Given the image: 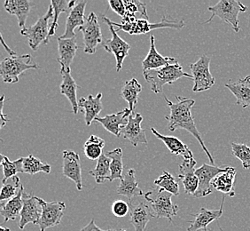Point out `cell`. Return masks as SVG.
Returning <instances> with one entry per match:
<instances>
[{
	"instance_id": "1",
	"label": "cell",
	"mask_w": 250,
	"mask_h": 231,
	"mask_svg": "<svg viewBox=\"0 0 250 231\" xmlns=\"http://www.w3.org/2000/svg\"><path fill=\"white\" fill-rule=\"evenodd\" d=\"M164 97L170 111L169 116H165V118L168 122V130L170 132H174L178 129L188 131V133H190L199 141L203 151L206 153L208 159L210 161V164H214L215 160L213 159L211 153L207 149L204 140H202V135L198 130L194 119L192 117V109L195 104V101L188 97L176 96L177 102H172L165 95Z\"/></svg>"
},
{
	"instance_id": "2",
	"label": "cell",
	"mask_w": 250,
	"mask_h": 231,
	"mask_svg": "<svg viewBox=\"0 0 250 231\" xmlns=\"http://www.w3.org/2000/svg\"><path fill=\"white\" fill-rule=\"evenodd\" d=\"M145 80L150 85L151 90L154 93L162 92L166 84H172L182 77L192 78V75L184 71L183 68L177 59L171 57L170 61L164 67L146 70L143 72Z\"/></svg>"
},
{
	"instance_id": "3",
	"label": "cell",
	"mask_w": 250,
	"mask_h": 231,
	"mask_svg": "<svg viewBox=\"0 0 250 231\" xmlns=\"http://www.w3.org/2000/svg\"><path fill=\"white\" fill-rule=\"evenodd\" d=\"M102 20L106 24H111L116 27L117 32L123 30L130 35L146 34L150 32L153 29L164 28L181 29L185 27V22L183 20H168L166 16H164L162 18V21L157 23H150L148 20L146 19H134L125 23H116L106 16H102Z\"/></svg>"
},
{
	"instance_id": "4",
	"label": "cell",
	"mask_w": 250,
	"mask_h": 231,
	"mask_svg": "<svg viewBox=\"0 0 250 231\" xmlns=\"http://www.w3.org/2000/svg\"><path fill=\"white\" fill-rule=\"evenodd\" d=\"M208 10L211 13V17L204 23H209L212 19L217 16L223 22L231 25L234 32L238 33L241 29L238 16L241 12H247L248 6L243 5L241 1L237 0H220L216 5L208 6Z\"/></svg>"
},
{
	"instance_id": "5",
	"label": "cell",
	"mask_w": 250,
	"mask_h": 231,
	"mask_svg": "<svg viewBox=\"0 0 250 231\" xmlns=\"http://www.w3.org/2000/svg\"><path fill=\"white\" fill-rule=\"evenodd\" d=\"M37 64H31V55H14L6 57L0 63V74L3 81L9 84L19 82L20 76L29 69H39Z\"/></svg>"
},
{
	"instance_id": "6",
	"label": "cell",
	"mask_w": 250,
	"mask_h": 231,
	"mask_svg": "<svg viewBox=\"0 0 250 231\" xmlns=\"http://www.w3.org/2000/svg\"><path fill=\"white\" fill-rule=\"evenodd\" d=\"M172 195L162 188L152 189L145 194V198L151 205L154 217L165 218L172 222V218L177 215L179 207L171 200Z\"/></svg>"
},
{
	"instance_id": "7",
	"label": "cell",
	"mask_w": 250,
	"mask_h": 231,
	"mask_svg": "<svg viewBox=\"0 0 250 231\" xmlns=\"http://www.w3.org/2000/svg\"><path fill=\"white\" fill-rule=\"evenodd\" d=\"M52 17L53 18V8L50 5L46 14L41 16L33 26L21 29V34L28 39L29 46L33 51H37L42 43L48 44L51 28L49 21Z\"/></svg>"
},
{
	"instance_id": "8",
	"label": "cell",
	"mask_w": 250,
	"mask_h": 231,
	"mask_svg": "<svg viewBox=\"0 0 250 231\" xmlns=\"http://www.w3.org/2000/svg\"><path fill=\"white\" fill-rule=\"evenodd\" d=\"M210 57L206 54L202 55L196 63L190 64L193 79L192 92H201L209 90L216 82L215 77L212 76L209 69Z\"/></svg>"
},
{
	"instance_id": "9",
	"label": "cell",
	"mask_w": 250,
	"mask_h": 231,
	"mask_svg": "<svg viewBox=\"0 0 250 231\" xmlns=\"http://www.w3.org/2000/svg\"><path fill=\"white\" fill-rule=\"evenodd\" d=\"M82 31L84 53L93 54L96 53L98 46L103 43V36L101 26L95 13H91L85 20L84 25L79 29Z\"/></svg>"
},
{
	"instance_id": "10",
	"label": "cell",
	"mask_w": 250,
	"mask_h": 231,
	"mask_svg": "<svg viewBox=\"0 0 250 231\" xmlns=\"http://www.w3.org/2000/svg\"><path fill=\"white\" fill-rule=\"evenodd\" d=\"M39 205L42 208L41 218L39 225L40 231H44L48 228L59 225L66 210V205L63 202H45L42 198H38Z\"/></svg>"
},
{
	"instance_id": "11",
	"label": "cell",
	"mask_w": 250,
	"mask_h": 231,
	"mask_svg": "<svg viewBox=\"0 0 250 231\" xmlns=\"http://www.w3.org/2000/svg\"><path fill=\"white\" fill-rule=\"evenodd\" d=\"M107 25L110 29L112 38L110 39H105L102 43V46L107 53H113L115 55L116 61V71L119 72L123 69V63L125 58L129 55L130 46L117 34V31L114 26L111 24Z\"/></svg>"
},
{
	"instance_id": "12",
	"label": "cell",
	"mask_w": 250,
	"mask_h": 231,
	"mask_svg": "<svg viewBox=\"0 0 250 231\" xmlns=\"http://www.w3.org/2000/svg\"><path fill=\"white\" fill-rule=\"evenodd\" d=\"M226 168H220L211 164H203L200 168L196 169L195 173L199 179V187L197 191L194 194V198H205L213 192L212 181L217 177L218 174L226 172Z\"/></svg>"
},
{
	"instance_id": "13",
	"label": "cell",
	"mask_w": 250,
	"mask_h": 231,
	"mask_svg": "<svg viewBox=\"0 0 250 231\" xmlns=\"http://www.w3.org/2000/svg\"><path fill=\"white\" fill-rule=\"evenodd\" d=\"M63 158V175L72 180L77 185L78 191L83 189L82 166L79 155L72 150H64Z\"/></svg>"
},
{
	"instance_id": "14",
	"label": "cell",
	"mask_w": 250,
	"mask_h": 231,
	"mask_svg": "<svg viewBox=\"0 0 250 231\" xmlns=\"http://www.w3.org/2000/svg\"><path fill=\"white\" fill-rule=\"evenodd\" d=\"M143 116L140 113L132 112L129 116L127 125L123 127L121 135L126 140H129L134 147L140 143L147 144V139L146 137V130L141 127Z\"/></svg>"
},
{
	"instance_id": "15",
	"label": "cell",
	"mask_w": 250,
	"mask_h": 231,
	"mask_svg": "<svg viewBox=\"0 0 250 231\" xmlns=\"http://www.w3.org/2000/svg\"><path fill=\"white\" fill-rule=\"evenodd\" d=\"M42 213V208L39 205L38 197L31 194L23 193V207L20 215L19 228L23 230L29 223L39 225Z\"/></svg>"
},
{
	"instance_id": "16",
	"label": "cell",
	"mask_w": 250,
	"mask_h": 231,
	"mask_svg": "<svg viewBox=\"0 0 250 231\" xmlns=\"http://www.w3.org/2000/svg\"><path fill=\"white\" fill-rule=\"evenodd\" d=\"M195 159H184L182 164L179 165L178 179L183 183L185 192L188 195L194 196L199 187V179L195 173Z\"/></svg>"
},
{
	"instance_id": "17",
	"label": "cell",
	"mask_w": 250,
	"mask_h": 231,
	"mask_svg": "<svg viewBox=\"0 0 250 231\" xmlns=\"http://www.w3.org/2000/svg\"><path fill=\"white\" fill-rule=\"evenodd\" d=\"M86 1H78L77 5L69 11L66 21V29L65 32L59 38L63 39L77 38L75 29L81 28L85 23L84 20V11L86 6Z\"/></svg>"
},
{
	"instance_id": "18",
	"label": "cell",
	"mask_w": 250,
	"mask_h": 231,
	"mask_svg": "<svg viewBox=\"0 0 250 231\" xmlns=\"http://www.w3.org/2000/svg\"><path fill=\"white\" fill-rule=\"evenodd\" d=\"M130 205V222L135 231H146L148 222L154 214L152 208L145 202L129 203Z\"/></svg>"
},
{
	"instance_id": "19",
	"label": "cell",
	"mask_w": 250,
	"mask_h": 231,
	"mask_svg": "<svg viewBox=\"0 0 250 231\" xmlns=\"http://www.w3.org/2000/svg\"><path fill=\"white\" fill-rule=\"evenodd\" d=\"M132 113L130 109H125L124 111H118L111 115H106L104 117L97 116L95 121L103 125V127L110 134L119 137L121 131L125 125H127L129 116Z\"/></svg>"
},
{
	"instance_id": "20",
	"label": "cell",
	"mask_w": 250,
	"mask_h": 231,
	"mask_svg": "<svg viewBox=\"0 0 250 231\" xmlns=\"http://www.w3.org/2000/svg\"><path fill=\"white\" fill-rule=\"evenodd\" d=\"M225 198V197L222 198L221 207L218 210H208L202 207L198 213L192 214V216H194V220L190 222L191 224L188 227V231H206L209 223L220 219L223 215Z\"/></svg>"
},
{
	"instance_id": "21",
	"label": "cell",
	"mask_w": 250,
	"mask_h": 231,
	"mask_svg": "<svg viewBox=\"0 0 250 231\" xmlns=\"http://www.w3.org/2000/svg\"><path fill=\"white\" fill-rule=\"evenodd\" d=\"M77 50V38L67 39L58 38L59 58L57 61L61 64V69L71 71V64Z\"/></svg>"
},
{
	"instance_id": "22",
	"label": "cell",
	"mask_w": 250,
	"mask_h": 231,
	"mask_svg": "<svg viewBox=\"0 0 250 231\" xmlns=\"http://www.w3.org/2000/svg\"><path fill=\"white\" fill-rule=\"evenodd\" d=\"M78 105L84 113V121L86 125L89 126L92 125L97 116L101 113L103 109L102 93L99 92L96 96H92V94H90L86 98L82 97L78 101Z\"/></svg>"
},
{
	"instance_id": "23",
	"label": "cell",
	"mask_w": 250,
	"mask_h": 231,
	"mask_svg": "<svg viewBox=\"0 0 250 231\" xmlns=\"http://www.w3.org/2000/svg\"><path fill=\"white\" fill-rule=\"evenodd\" d=\"M151 132L155 135L156 138H158L159 140L164 141V144L166 145V147L168 148L171 154L180 156L184 159H193L192 150L188 148V145L185 144L177 137L161 135L154 127H151Z\"/></svg>"
},
{
	"instance_id": "24",
	"label": "cell",
	"mask_w": 250,
	"mask_h": 231,
	"mask_svg": "<svg viewBox=\"0 0 250 231\" xmlns=\"http://www.w3.org/2000/svg\"><path fill=\"white\" fill-rule=\"evenodd\" d=\"M71 71H67L61 69V74L62 76V82L61 84V93L67 97L72 107L73 113L76 115L79 110L77 101V89L79 88L77 82L71 76Z\"/></svg>"
},
{
	"instance_id": "25",
	"label": "cell",
	"mask_w": 250,
	"mask_h": 231,
	"mask_svg": "<svg viewBox=\"0 0 250 231\" xmlns=\"http://www.w3.org/2000/svg\"><path fill=\"white\" fill-rule=\"evenodd\" d=\"M34 5V2L28 0H6L5 2V9L10 15H15L17 17L20 28L23 29L26 28V21Z\"/></svg>"
},
{
	"instance_id": "26",
	"label": "cell",
	"mask_w": 250,
	"mask_h": 231,
	"mask_svg": "<svg viewBox=\"0 0 250 231\" xmlns=\"http://www.w3.org/2000/svg\"><path fill=\"white\" fill-rule=\"evenodd\" d=\"M236 169L233 167H227L226 172L218 174L216 178L212 181V187L217 191L227 195L229 197H234L236 195L234 190Z\"/></svg>"
},
{
	"instance_id": "27",
	"label": "cell",
	"mask_w": 250,
	"mask_h": 231,
	"mask_svg": "<svg viewBox=\"0 0 250 231\" xmlns=\"http://www.w3.org/2000/svg\"><path fill=\"white\" fill-rule=\"evenodd\" d=\"M235 96L236 103L243 109L250 106V76L241 78L236 83H227L225 85Z\"/></svg>"
},
{
	"instance_id": "28",
	"label": "cell",
	"mask_w": 250,
	"mask_h": 231,
	"mask_svg": "<svg viewBox=\"0 0 250 231\" xmlns=\"http://www.w3.org/2000/svg\"><path fill=\"white\" fill-rule=\"evenodd\" d=\"M23 193L24 188L21 185L19 191L15 198L10 199L6 202H1V215L4 217L5 222L15 221L17 217L21 215V212L23 207Z\"/></svg>"
},
{
	"instance_id": "29",
	"label": "cell",
	"mask_w": 250,
	"mask_h": 231,
	"mask_svg": "<svg viewBox=\"0 0 250 231\" xmlns=\"http://www.w3.org/2000/svg\"><path fill=\"white\" fill-rule=\"evenodd\" d=\"M116 192L118 195L126 197L130 200V202L132 201L135 197H140L143 195V190L139 187V184L136 181L134 169L127 170Z\"/></svg>"
},
{
	"instance_id": "30",
	"label": "cell",
	"mask_w": 250,
	"mask_h": 231,
	"mask_svg": "<svg viewBox=\"0 0 250 231\" xmlns=\"http://www.w3.org/2000/svg\"><path fill=\"white\" fill-rule=\"evenodd\" d=\"M171 57H164L161 55L156 50L155 46V39L154 35L150 36V49L146 57L142 62L143 72L151 69H156L164 67L168 64Z\"/></svg>"
},
{
	"instance_id": "31",
	"label": "cell",
	"mask_w": 250,
	"mask_h": 231,
	"mask_svg": "<svg viewBox=\"0 0 250 231\" xmlns=\"http://www.w3.org/2000/svg\"><path fill=\"white\" fill-rule=\"evenodd\" d=\"M141 91L142 87L136 78L126 81L121 90V97L129 104V109L132 112H134Z\"/></svg>"
},
{
	"instance_id": "32",
	"label": "cell",
	"mask_w": 250,
	"mask_h": 231,
	"mask_svg": "<svg viewBox=\"0 0 250 231\" xmlns=\"http://www.w3.org/2000/svg\"><path fill=\"white\" fill-rule=\"evenodd\" d=\"M105 140L97 135H92L83 145V153L90 160H98L103 155L102 151L105 147Z\"/></svg>"
},
{
	"instance_id": "33",
	"label": "cell",
	"mask_w": 250,
	"mask_h": 231,
	"mask_svg": "<svg viewBox=\"0 0 250 231\" xmlns=\"http://www.w3.org/2000/svg\"><path fill=\"white\" fill-rule=\"evenodd\" d=\"M110 163L111 159L106 157L105 153H103L101 158L98 159L95 168L89 171L88 173L95 179L96 183L99 184L104 183L106 180L109 181L111 176Z\"/></svg>"
},
{
	"instance_id": "34",
	"label": "cell",
	"mask_w": 250,
	"mask_h": 231,
	"mask_svg": "<svg viewBox=\"0 0 250 231\" xmlns=\"http://www.w3.org/2000/svg\"><path fill=\"white\" fill-rule=\"evenodd\" d=\"M106 157L111 159L110 171L111 176L109 182H113L116 179L122 181L124 179V163H123V150L120 148L107 151L105 153Z\"/></svg>"
},
{
	"instance_id": "35",
	"label": "cell",
	"mask_w": 250,
	"mask_h": 231,
	"mask_svg": "<svg viewBox=\"0 0 250 231\" xmlns=\"http://www.w3.org/2000/svg\"><path fill=\"white\" fill-rule=\"evenodd\" d=\"M22 159V173H29L34 175L36 173H51V166L50 164L41 161L40 159H37L32 155H29L26 158Z\"/></svg>"
},
{
	"instance_id": "36",
	"label": "cell",
	"mask_w": 250,
	"mask_h": 231,
	"mask_svg": "<svg viewBox=\"0 0 250 231\" xmlns=\"http://www.w3.org/2000/svg\"><path fill=\"white\" fill-rule=\"evenodd\" d=\"M124 2H125L126 13H125V16L123 17L122 23H129L130 21L136 19L135 14L138 13V12L144 16L145 19H149V16L147 15V12H146V4L143 2H140L138 0H125Z\"/></svg>"
},
{
	"instance_id": "37",
	"label": "cell",
	"mask_w": 250,
	"mask_h": 231,
	"mask_svg": "<svg viewBox=\"0 0 250 231\" xmlns=\"http://www.w3.org/2000/svg\"><path fill=\"white\" fill-rule=\"evenodd\" d=\"M154 185L176 197H178L179 195V185H178V180L167 171H164L163 174L154 181Z\"/></svg>"
},
{
	"instance_id": "38",
	"label": "cell",
	"mask_w": 250,
	"mask_h": 231,
	"mask_svg": "<svg viewBox=\"0 0 250 231\" xmlns=\"http://www.w3.org/2000/svg\"><path fill=\"white\" fill-rule=\"evenodd\" d=\"M1 165L3 167L4 177L2 183H5L13 177L16 176L18 173H22V159L15 161H10V159L4 155H1Z\"/></svg>"
},
{
	"instance_id": "39",
	"label": "cell",
	"mask_w": 250,
	"mask_h": 231,
	"mask_svg": "<svg viewBox=\"0 0 250 231\" xmlns=\"http://www.w3.org/2000/svg\"><path fill=\"white\" fill-rule=\"evenodd\" d=\"M51 5L53 8V20L51 23L50 33H49L48 40L54 36L56 29H58V20L60 15L62 13H67L68 10H71L70 7V1L63 0V1H52Z\"/></svg>"
},
{
	"instance_id": "40",
	"label": "cell",
	"mask_w": 250,
	"mask_h": 231,
	"mask_svg": "<svg viewBox=\"0 0 250 231\" xmlns=\"http://www.w3.org/2000/svg\"><path fill=\"white\" fill-rule=\"evenodd\" d=\"M22 184L21 183L20 178L16 175L15 177L8 180L7 182L3 183V187L1 188V193H0V200L3 201H8L10 199L15 198L19 191L20 188Z\"/></svg>"
},
{
	"instance_id": "41",
	"label": "cell",
	"mask_w": 250,
	"mask_h": 231,
	"mask_svg": "<svg viewBox=\"0 0 250 231\" xmlns=\"http://www.w3.org/2000/svg\"><path fill=\"white\" fill-rule=\"evenodd\" d=\"M231 150L233 156L240 159L244 169L250 168V148L243 143L231 142Z\"/></svg>"
},
{
	"instance_id": "42",
	"label": "cell",
	"mask_w": 250,
	"mask_h": 231,
	"mask_svg": "<svg viewBox=\"0 0 250 231\" xmlns=\"http://www.w3.org/2000/svg\"><path fill=\"white\" fill-rule=\"evenodd\" d=\"M130 212V205L124 200H116L112 204V213L118 218L126 216Z\"/></svg>"
},
{
	"instance_id": "43",
	"label": "cell",
	"mask_w": 250,
	"mask_h": 231,
	"mask_svg": "<svg viewBox=\"0 0 250 231\" xmlns=\"http://www.w3.org/2000/svg\"><path fill=\"white\" fill-rule=\"evenodd\" d=\"M108 4L110 5L111 9L113 10L116 15H120L124 17L126 13L125 2L122 0H110L108 1Z\"/></svg>"
},
{
	"instance_id": "44",
	"label": "cell",
	"mask_w": 250,
	"mask_h": 231,
	"mask_svg": "<svg viewBox=\"0 0 250 231\" xmlns=\"http://www.w3.org/2000/svg\"><path fill=\"white\" fill-rule=\"evenodd\" d=\"M4 102H5V95L3 94L1 96V105H0V107H1L0 108V116H1V125H0V127L1 128H3L7 124V122L9 121V119L4 114Z\"/></svg>"
},
{
	"instance_id": "45",
	"label": "cell",
	"mask_w": 250,
	"mask_h": 231,
	"mask_svg": "<svg viewBox=\"0 0 250 231\" xmlns=\"http://www.w3.org/2000/svg\"><path fill=\"white\" fill-rule=\"evenodd\" d=\"M79 231H112V230H107V231H103V230H101V228H99V227L97 226L96 224H95V222H94V220L92 219L91 222H89V224H87L86 226L83 227V229H81Z\"/></svg>"
},
{
	"instance_id": "46",
	"label": "cell",
	"mask_w": 250,
	"mask_h": 231,
	"mask_svg": "<svg viewBox=\"0 0 250 231\" xmlns=\"http://www.w3.org/2000/svg\"><path fill=\"white\" fill-rule=\"evenodd\" d=\"M0 36H1V42H2V45L5 46V50H6V52H8V53L10 54V56L16 55V53H15V51H13L12 49L10 48L8 46H6V44L5 43L4 39H3V36H2V35H0Z\"/></svg>"
},
{
	"instance_id": "47",
	"label": "cell",
	"mask_w": 250,
	"mask_h": 231,
	"mask_svg": "<svg viewBox=\"0 0 250 231\" xmlns=\"http://www.w3.org/2000/svg\"><path fill=\"white\" fill-rule=\"evenodd\" d=\"M0 231H10L8 228H4V227H0Z\"/></svg>"
},
{
	"instance_id": "48",
	"label": "cell",
	"mask_w": 250,
	"mask_h": 231,
	"mask_svg": "<svg viewBox=\"0 0 250 231\" xmlns=\"http://www.w3.org/2000/svg\"><path fill=\"white\" fill-rule=\"evenodd\" d=\"M120 231H125V230H121Z\"/></svg>"
},
{
	"instance_id": "49",
	"label": "cell",
	"mask_w": 250,
	"mask_h": 231,
	"mask_svg": "<svg viewBox=\"0 0 250 231\" xmlns=\"http://www.w3.org/2000/svg\"><path fill=\"white\" fill-rule=\"evenodd\" d=\"M209 231V230H206V231Z\"/></svg>"
}]
</instances>
